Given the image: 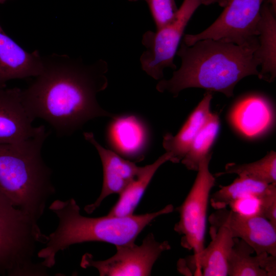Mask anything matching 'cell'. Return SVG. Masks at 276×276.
<instances>
[{
  "label": "cell",
  "mask_w": 276,
  "mask_h": 276,
  "mask_svg": "<svg viewBox=\"0 0 276 276\" xmlns=\"http://www.w3.org/2000/svg\"><path fill=\"white\" fill-rule=\"evenodd\" d=\"M46 129L15 144H0V191L17 208L37 222L55 192L51 169L41 156Z\"/></svg>",
  "instance_id": "cell-4"
},
{
  "label": "cell",
  "mask_w": 276,
  "mask_h": 276,
  "mask_svg": "<svg viewBox=\"0 0 276 276\" xmlns=\"http://www.w3.org/2000/svg\"><path fill=\"white\" fill-rule=\"evenodd\" d=\"M10 0H0V4H3Z\"/></svg>",
  "instance_id": "cell-28"
},
{
  "label": "cell",
  "mask_w": 276,
  "mask_h": 276,
  "mask_svg": "<svg viewBox=\"0 0 276 276\" xmlns=\"http://www.w3.org/2000/svg\"><path fill=\"white\" fill-rule=\"evenodd\" d=\"M275 14L267 0L262 4L258 25L257 57L261 70L258 77L271 82L276 77Z\"/></svg>",
  "instance_id": "cell-18"
},
{
  "label": "cell",
  "mask_w": 276,
  "mask_h": 276,
  "mask_svg": "<svg viewBox=\"0 0 276 276\" xmlns=\"http://www.w3.org/2000/svg\"><path fill=\"white\" fill-rule=\"evenodd\" d=\"M116 253L105 260H95L90 254H84L80 265L96 268L101 276H147L161 254L171 249L168 241L159 242L150 233L140 245L134 243L116 246Z\"/></svg>",
  "instance_id": "cell-9"
},
{
  "label": "cell",
  "mask_w": 276,
  "mask_h": 276,
  "mask_svg": "<svg viewBox=\"0 0 276 276\" xmlns=\"http://www.w3.org/2000/svg\"><path fill=\"white\" fill-rule=\"evenodd\" d=\"M258 44V41L238 45L204 39L188 45L181 41L176 53L181 59L180 67L170 79L159 80L156 89L160 93H170L174 97L189 88L205 89L232 97L240 80L259 75Z\"/></svg>",
  "instance_id": "cell-2"
},
{
  "label": "cell",
  "mask_w": 276,
  "mask_h": 276,
  "mask_svg": "<svg viewBox=\"0 0 276 276\" xmlns=\"http://www.w3.org/2000/svg\"><path fill=\"white\" fill-rule=\"evenodd\" d=\"M269 185L246 176H238L229 185L220 186V189L210 197V203L215 210L226 208L241 198L260 195Z\"/></svg>",
  "instance_id": "cell-21"
},
{
  "label": "cell",
  "mask_w": 276,
  "mask_h": 276,
  "mask_svg": "<svg viewBox=\"0 0 276 276\" xmlns=\"http://www.w3.org/2000/svg\"><path fill=\"white\" fill-rule=\"evenodd\" d=\"M258 198L259 200L258 214L276 226V183L270 184Z\"/></svg>",
  "instance_id": "cell-25"
},
{
  "label": "cell",
  "mask_w": 276,
  "mask_h": 276,
  "mask_svg": "<svg viewBox=\"0 0 276 276\" xmlns=\"http://www.w3.org/2000/svg\"><path fill=\"white\" fill-rule=\"evenodd\" d=\"M22 100V90L0 86V144H15L32 138L45 129L34 127Z\"/></svg>",
  "instance_id": "cell-12"
},
{
  "label": "cell",
  "mask_w": 276,
  "mask_h": 276,
  "mask_svg": "<svg viewBox=\"0 0 276 276\" xmlns=\"http://www.w3.org/2000/svg\"><path fill=\"white\" fill-rule=\"evenodd\" d=\"M212 98V92L208 91L178 132L175 135L169 133L164 135L163 146L166 152L171 155V162H181L195 137L209 119L212 113L210 105Z\"/></svg>",
  "instance_id": "cell-17"
},
{
  "label": "cell",
  "mask_w": 276,
  "mask_h": 276,
  "mask_svg": "<svg viewBox=\"0 0 276 276\" xmlns=\"http://www.w3.org/2000/svg\"><path fill=\"white\" fill-rule=\"evenodd\" d=\"M211 241L197 254L180 259L178 271L185 275L227 276L234 238L225 226H210Z\"/></svg>",
  "instance_id": "cell-11"
},
{
  "label": "cell",
  "mask_w": 276,
  "mask_h": 276,
  "mask_svg": "<svg viewBox=\"0 0 276 276\" xmlns=\"http://www.w3.org/2000/svg\"><path fill=\"white\" fill-rule=\"evenodd\" d=\"M229 117L234 127L248 137L265 133L272 126L274 118L269 100L257 95L248 96L237 102Z\"/></svg>",
  "instance_id": "cell-16"
},
{
  "label": "cell",
  "mask_w": 276,
  "mask_h": 276,
  "mask_svg": "<svg viewBox=\"0 0 276 276\" xmlns=\"http://www.w3.org/2000/svg\"><path fill=\"white\" fill-rule=\"evenodd\" d=\"M212 155L210 152L201 160L193 185L177 208L179 219L174 229L181 237V245L193 254H198L204 247L210 193L215 183L209 169Z\"/></svg>",
  "instance_id": "cell-7"
},
{
  "label": "cell",
  "mask_w": 276,
  "mask_h": 276,
  "mask_svg": "<svg viewBox=\"0 0 276 276\" xmlns=\"http://www.w3.org/2000/svg\"><path fill=\"white\" fill-rule=\"evenodd\" d=\"M229 0H202V5L206 6L217 4L222 7H224Z\"/></svg>",
  "instance_id": "cell-26"
},
{
  "label": "cell",
  "mask_w": 276,
  "mask_h": 276,
  "mask_svg": "<svg viewBox=\"0 0 276 276\" xmlns=\"http://www.w3.org/2000/svg\"><path fill=\"white\" fill-rule=\"evenodd\" d=\"M42 57L38 52L29 53L4 32L0 25V86L7 81L37 76L42 72Z\"/></svg>",
  "instance_id": "cell-15"
},
{
  "label": "cell",
  "mask_w": 276,
  "mask_h": 276,
  "mask_svg": "<svg viewBox=\"0 0 276 276\" xmlns=\"http://www.w3.org/2000/svg\"><path fill=\"white\" fill-rule=\"evenodd\" d=\"M201 5L202 0H183L172 22L155 31L148 30L143 34L142 43L145 50L140 61L142 69L148 76L160 80L164 78L166 68H176L174 59L185 30Z\"/></svg>",
  "instance_id": "cell-6"
},
{
  "label": "cell",
  "mask_w": 276,
  "mask_h": 276,
  "mask_svg": "<svg viewBox=\"0 0 276 276\" xmlns=\"http://www.w3.org/2000/svg\"><path fill=\"white\" fill-rule=\"evenodd\" d=\"M270 255H256L247 243L234 238L227 265L228 276H267L265 269Z\"/></svg>",
  "instance_id": "cell-20"
},
{
  "label": "cell",
  "mask_w": 276,
  "mask_h": 276,
  "mask_svg": "<svg viewBox=\"0 0 276 276\" xmlns=\"http://www.w3.org/2000/svg\"><path fill=\"white\" fill-rule=\"evenodd\" d=\"M48 237L37 222L15 207L0 191V273L8 275H42L45 268L33 258L38 243Z\"/></svg>",
  "instance_id": "cell-5"
},
{
  "label": "cell",
  "mask_w": 276,
  "mask_h": 276,
  "mask_svg": "<svg viewBox=\"0 0 276 276\" xmlns=\"http://www.w3.org/2000/svg\"><path fill=\"white\" fill-rule=\"evenodd\" d=\"M273 10L276 12V0H267Z\"/></svg>",
  "instance_id": "cell-27"
},
{
  "label": "cell",
  "mask_w": 276,
  "mask_h": 276,
  "mask_svg": "<svg viewBox=\"0 0 276 276\" xmlns=\"http://www.w3.org/2000/svg\"><path fill=\"white\" fill-rule=\"evenodd\" d=\"M219 130V119L212 112L209 119L197 134L181 163L189 170L197 171L202 158L208 154Z\"/></svg>",
  "instance_id": "cell-22"
},
{
  "label": "cell",
  "mask_w": 276,
  "mask_h": 276,
  "mask_svg": "<svg viewBox=\"0 0 276 276\" xmlns=\"http://www.w3.org/2000/svg\"><path fill=\"white\" fill-rule=\"evenodd\" d=\"M171 158L170 153L166 152L152 164L143 167L140 174L119 194L107 215L117 217L133 215L156 171L166 162H171Z\"/></svg>",
  "instance_id": "cell-19"
},
{
  "label": "cell",
  "mask_w": 276,
  "mask_h": 276,
  "mask_svg": "<svg viewBox=\"0 0 276 276\" xmlns=\"http://www.w3.org/2000/svg\"><path fill=\"white\" fill-rule=\"evenodd\" d=\"M83 135L98 151L103 169V182L101 194L94 203L84 207V211L91 214L108 196L122 193L140 174L143 167H139L135 163L123 158L113 150L103 147L96 140L93 132H85Z\"/></svg>",
  "instance_id": "cell-13"
},
{
  "label": "cell",
  "mask_w": 276,
  "mask_h": 276,
  "mask_svg": "<svg viewBox=\"0 0 276 276\" xmlns=\"http://www.w3.org/2000/svg\"><path fill=\"white\" fill-rule=\"evenodd\" d=\"M112 119L106 130L111 148L127 159L142 160L149 140L145 123L133 114L116 115Z\"/></svg>",
  "instance_id": "cell-14"
},
{
  "label": "cell",
  "mask_w": 276,
  "mask_h": 276,
  "mask_svg": "<svg viewBox=\"0 0 276 276\" xmlns=\"http://www.w3.org/2000/svg\"><path fill=\"white\" fill-rule=\"evenodd\" d=\"M131 2L144 1L158 29L172 22L175 18L178 8L175 0H128Z\"/></svg>",
  "instance_id": "cell-24"
},
{
  "label": "cell",
  "mask_w": 276,
  "mask_h": 276,
  "mask_svg": "<svg viewBox=\"0 0 276 276\" xmlns=\"http://www.w3.org/2000/svg\"><path fill=\"white\" fill-rule=\"evenodd\" d=\"M228 174L246 176L268 184L276 183V153L271 151L262 158L252 163H228L224 171L216 173L215 176Z\"/></svg>",
  "instance_id": "cell-23"
},
{
  "label": "cell",
  "mask_w": 276,
  "mask_h": 276,
  "mask_svg": "<svg viewBox=\"0 0 276 276\" xmlns=\"http://www.w3.org/2000/svg\"><path fill=\"white\" fill-rule=\"evenodd\" d=\"M58 219V226L50 234L45 246L37 252L46 268L53 267L57 254L71 245L86 242H103L117 245L134 243L144 228L157 217L172 213V204L155 212L141 215L90 218L82 215L74 198L56 200L49 206Z\"/></svg>",
  "instance_id": "cell-3"
},
{
  "label": "cell",
  "mask_w": 276,
  "mask_h": 276,
  "mask_svg": "<svg viewBox=\"0 0 276 276\" xmlns=\"http://www.w3.org/2000/svg\"><path fill=\"white\" fill-rule=\"evenodd\" d=\"M209 217L211 226L226 227L234 238L249 245L256 255L276 256V226L258 214L244 215L227 209L215 210Z\"/></svg>",
  "instance_id": "cell-10"
},
{
  "label": "cell",
  "mask_w": 276,
  "mask_h": 276,
  "mask_svg": "<svg viewBox=\"0 0 276 276\" xmlns=\"http://www.w3.org/2000/svg\"><path fill=\"white\" fill-rule=\"evenodd\" d=\"M265 0H229L219 16L204 30L185 34L182 42L189 45L204 39L238 45L258 41V25Z\"/></svg>",
  "instance_id": "cell-8"
},
{
  "label": "cell",
  "mask_w": 276,
  "mask_h": 276,
  "mask_svg": "<svg viewBox=\"0 0 276 276\" xmlns=\"http://www.w3.org/2000/svg\"><path fill=\"white\" fill-rule=\"evenodd\" d=\"M43 69L22 90L24 103L33 119L44 120L59 136L72 134L93 119L116 114L99 104L97 95L108 85L107 62L90 64L67 55L42 57Z\"/></svg>",
  "instance_id": "cell-1"
}]
</instances>
